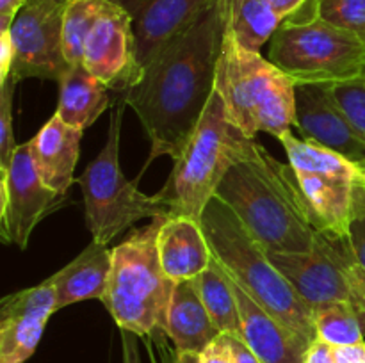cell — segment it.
<instances>
[{
    "label": "cell",
    "mask_w": 365,
    "mask_h": 363,
    "mask_svg": "<svg viewBox=\"0 0 365 363\" xmlns=\"http://www.w3.org/2000/svg\"><path fill=\"white\" fill-rule=\"evenodd\" d=\"M225 20L217 0L143 71L125 96L145 128L152 155L177 160L216 91Z\"/></svg>",
    "instance_id": "1"
},
{
    "label": "cell",
    "mask_w": 365,
    "mask_h": 363,
    "mask_svg": "<svg viewBox=\"0 0 365 363\" xmlns=\"http://www.w3.org/2000/svg\"><path fill=\"white\" fill-rule=\"evenodd\" d=\"M216 196L267 253H309L324 230L291 164L271 157L255 139L246 142Z\"/></svg>",
    "instance_id": "2"
},
{
    "label": "cell",
    "mask_w": 365,
    "mask_h": 363,
    "mask_svg": "<svg viewBox=\"0 0 365 363\" xmlns=\"http://www.w3.org/2000/svg\"><path fill=\"white\" fill-rule=\"evenodd\" d=\"M202 228L214 258L225 273L260 306L312 344L317 340L310 306L271 260L269 253L246 230L234 210L214 196L202 216Z\"/></svg>",
    "instance_id": "3"
},
{
    "label": "cell",
    "mask_w": 365,
    "mask_h": 363,
    "mask_svg": "<svg viewBox=\"0 0 365 363\" xmlns=\"http://www.w3.org/2000/svg\"><path fill=\"white\" fill-rule=\"evenodd\" d=\"M216 93L227 120L246 137L282 135L294 125L296 84L259 50L246 48L225 27Z\"/></svg>",
    "instance_id": "4"
},
{
    "label": "cell",
    "mask_w": 365,
    "mask_h": 363,
    "mask_svg": "<svg viewBox=\"0 0 365 363\" xmlns=\"http://www.w3.org/2000/svg\"><path fill=\"white\" fill-rule=\"evenodd\" d=\"M163 217L132 231L113 249L109 287L102 302L125 333L150 337L164 331L175 281L163 270L157 251Z\"/></svg>",
    "instance_id": "5"
},
{
    "label": "cell",
    "mask_w": 365,
    "mask_h": 363,
    "mask_svg": "<svg viewBox=\"0 0 365 363\" xmlns=\"http://www.w3.org/2000/svg\"><path fill=\"white\" fill-rule=\"evenodd\" d=\"M250 139L227 120L223 102L214 91L198 128L175 160L173 171L159 192L170 205L171 216L202 221L225 174Z\"/></svg>",
    "instance_id": "6"
},
{
    "label": "cell",
    "mask_w": 365,
    "mask_h": 363,
    "mask_svg": "<svg viewBox=\"0 0 365 363\" xmlns=\"http://www.w3.org/2000/svg\"><path fill=\"white\" fill-rule=\"evenodd\" d=\"M123 110L110 114L107 142L78 177L86 206V221L93 241L109 244L141 219L171 216L166 199L148 196L128 180L120 167V130Z\"/></svg>",
    "instance_id": "7"
},
{
    "label": "cell",
    "mask_w": 365,
    "mask_h": 363,
    "mask_svg": "<svg viewBox=\"0 0 365 363\" xmlns=\"http://www.w3.org/2000/svg\"><path fill=\"white\" fill-rule=\"evenodd\" d=\"M269 60L296 85L339 84L365 66V43L323 18L282 23L271 38Z\"/></svg>",
    "instance_id": "8"
},
{
    "label": "cell",
    "mask_w": 365,
    "mask_h": 363,
    "mask_svg": "<svg viewBox=\"0 0 365 363\" xmlns=\"http://www.w3.org/2000/svg\"><path fill=\"white\" fill-rule=\"evenodd\" d=\"M269 256L310 310L324 302H346L359 312L365 326V269L348 235L321 230L312 251Z\"/></svg>",
    "instance_id": "9"
},
{
    "label": "cell",
    "mask_w": 365,
    "mask_h": 363,
    "mask_svg": "<svg viewBox=\"0 0 365 363\" xmlns=\"http://www.w3.org/2000/svg\"><path fill=\"white\" fill-rule=\"evenodd\" d=\"M278 141L284 144L299 187L324 230L348 235L362 169L317 142L296 137L291 130Z\"/></svg>",
    "instance_id": "10"
},
{
    "label": "cell",
    "mask_w": 365,
    "mask_h": 363,
    "mask_svg": "<svg viewBox=\"0 0 365 363\" xmlns=\"http://www.w3.org/2000/svg\"><path fill=\"white\" fill-rule=\"evenodd\" d=\"M64 0H29L11 25L14 82L24 78L61 82L70 70L63 48Z\"/></svg>",
    "instance_id": "11"
},
{
    "label": "cell",
    "mask_w": 365,
    "mask_h": 363,
    "mask_svg": "<svg viewBox=\"0 0 365 363\" xmlns=\"http://www.w3.org/2000/svg\"><path fill=\"white\" fill-rule=\"evenodd\" d=\"M59 198L63 196L43 184L32 159L31 141L18 144L9 169L0 173V238L4 244L27 248L36 224L56 209Z\"/></svg>",
    "instance_id": "12"
},
{
    "label": "cell",
    "mask_w": 365,
    "mask_h": 363,
    "mask_svg": "<svg viewBox=\"0 0 365 363\" xmlns=\"http://www.w3.org/2000/svg\"><path fill=\"white\" fill-rule=\"evenodd\" d=\"M86 70L114 91H128L143 77L135 45L134 18L107 0L102 16L89 32L84 48Z\"/></svg>",
    "instance_id": "13"
},
{
    "label": "cell",
    "mask_w": 365,
    "mask_h": 363,
    "mask_svg": "<svg viewBox=\"0 0 365 363\" xmlns=\"http://www.w3.org/2000/svg\"><path fill=\"white\" fill-rule=\"evenodd\" d=\"M294 127L303 139L339 153L365 171V139L335 98L334 85H296Z\"/></svg>",
    "instance_id": "14"
},
{
    "label": "cell",
    "mask_w": 365,
    "mask_h": 363,
    "mask_svg": "<svg viewBox=\"0 0 365 363\" xmlns=\"http://www.w3.org/2000/svg\"><path fill=\"white\" fill-rule=\"evenodd\" d=\"M57 310L56 287L50 278L6 295L0 301V363L27 362Z\"/></svg>",
    "instance_id": "15"
},
{
    "label": "cell",
    "mask_w": 365,
    "mask_h": 363,
    "mask_svg": "<svg viewBox=\"0 0 365 363\" xmlns=\"http://www.w3.org/2000/svg\"><path fill=\"white\" fill-rule=\"evenodd\" d=\"M225 270V269H223ZM230 278V276H228ZM241 317V337L262 363H303L310 342L282 324L230 278Z\"/></svg>",
    "instance_id": "16"
},
{
    "label": "cell",
    "mask_w": 365,
    "mask_h": 363,
    "mask_svg": "<svg viewBox=\"0 0 365 363\" xmlns=\"http://www.w3.org/2000/svg\"><path fill=\"white\" fill-rule=\"evenodd\" d=\"M214 2L216 0H146L134 18L135 45L143 70Z\"/></svg>",
    "instance_id": "17"
},
{
    "label": "cell",
    "mask_w": 365,
    "mask_h": 363,
    "mask_svg": "<svg viewBox=\"0 0 365 363\" xmlns=\"http://www.w3.org/2000/svg\"><path fill=\"white\" fill-rule=\"evenodd\" d=\"M157 251L163 270L171 281L195 280L212 262V251L203 233L202 221L187 216L163 217Z\"/></svg>",
    "instance_id": "18"
},
{
    "label": "cell",
    "mask_w": 365,
    "mask_h": 363,
    "mask_svg": "<svg viewBox=\"0 0 365 363\" xmlns=\"http://www.w3.org/2000/svg\"><path fill=\"white\" fill-rule=\"evenodd\" d=\"M84 132L64 123L53 114L31 139L32 159L43 184L59 196L66 194L73 184V171L77 167L81 139Z\"/></svg>",
    "instance_id": "19"
},
{
    "label": "cell",
    "mask_w": 365,
    "mask_h": 363,
    "mask_svg": "<svg viewBox=\"0 0 365 363\" xmlns=\"http://www.w3.org/2000/svg\"><path fill=\"white\" fill-rule=\"evenodd\" d=\"M164 333L175 347L195 354H202L221 335L192 280L175 283L166 310Z\"/></svg>",
    "instance_id": "20"
},
{
    "label": "cell",
    "mask_w": 365,
    "mask_h": 363,
    "mask_svg": "<svg viewBox=\"0 0 365 363\" xmlns=\"http://www.w3.org/2000/svg\"><path fill=\"white\" fill-rule=\"evenodd\" d=\"M113 269V249L106 244L91 241V244L71 260L68 265L50 276L57 294V308L78 301L100 299L102 301L109 287Z\"/></svg>",
    "instance_id": "21"
},
{
    "label": "cell",
    "mask_w": 365,
    "mask_h": 363,
    "mask_svg": "<svg viewBox=\"0 0 365 363\" xmlns=\"http://www.w3.org/2000/svg\"><path fill=\"white\" fill-rule=\"evenodd\" d=\"M56 114L70 127L84 132L109 107L107 85L93 77L84 64H75L64 75Z\"/></svg>",
    "instance_id": "22"
},
{
    "label": "cell",
    "mask_w": 365,
    "mask_h": 363,
    "mask_svg": "<svg viewBox=\"0 0 365 363\" xmlns=\"http://www.w3.org/2000/svg\"><path fill=\"white\" fill-rule=\"evenodd\" d=\"M225 27L246 48L260 50L280 27V18L267 0H217Z\"/></svg>",
    "instance_id": "23"
},
{
    "label": "cell",
    "mask_w": 365,
    "mask_h": 363,
    "mask_svg": "<svg viewBox=\"0 0 365 363\" xmlns=\"http://www.w3.org/2000/svg\"><path fill=\"white\" fill-rule=\"evenodd\" d=\"M192 281L217 330L221 333L241 335L237 299L230 285V278L220 265V262L212 256L210 265Z\"/></svg>",
    "instance_id": "24"
},
{
    "label": "cell",
    "mask_w": 365,
    "mask_h": 363,
    "mask_svg": "<svg viewBox=\"0 0 365 363\" xmlns=\"http://www.w3.org/2000/svg\"><path fill=\"white\" fill-rule=\"evenodd\" d=\"M107 0H70L63 16V48L70 66L84 63L89 32L102 16Z\"/></svg>",
    "instance_id": "25"
},
{
    "label": "cell",
    "mask_w": 365,
    "mask_h": 363,
    "mask_svg": "<svg viewBox=\"0 0 365 363\" xmlns=\"http://www.w3.org/2000/svg\"><path fill=\"white\" fill-rule=\"evenodd\" d=\"M317 338L330 345L362 342L365 326L359 312L346 302H324L312 310Z\"/></svg>",
    "instance_id": "26"
},
{
    "label": "cell",
    "mask_w": 365,
    "mask_h": 363,
    "mask_svg": "<svg viewBox=\"0 0 365 363\" xmlns=\"http://www.w3.org/2000/svg\"><path fill=\"white\" fill-rule=\"evenodd\" d=\"M321 18L365 43V0H321Z\"/></svg>",
    "instance_id": "27"
},
{
    "label": "cell",
    "mask_w": 365,
    "mask_h": 363,
    "mask_svg": "<svg viewBox=\"0 0 365 363\" xmlns=\"http://www.w3.org/2000/svg\"><path fill=\"white\" fill-rule=\"evenodd\" d=\"M334 93L342 110L365 139V66L356 77L334 84Z\"/></svg>",
    "instance_id": "28"
},
{
    "label": "cell",
    "mask_w": 365,
    "mask_h": 363,
    "mask_svg": "<svg viewBox=\"0 0 365 363\" xmlns=\"http://www.w3.org/2000/svg\"><path fill=\"white\" fill-rule=\"evenodd\" d=\"M16 82L13 78L0 85V173L9 169L16 142L13 130V96Z\"/></svg>",
    "instance_id": "29"
},
{
    "label": "cell",
    "mask_w": 365,
    "mask_h": 363,
    "mask_svg": "<svg viewBox=\"0 0 365 363\" xmlns=\"http://www.w3.org/2000/svg\"><path fill=\"white\" fill-rule=\"evenodd\" d=\"M282 23H305L321 16V0H267Z\"/></svg>",
    "instance_id": "30"
},
{
    "label": "cell",
    "mask_w": 365,
    "mask_h": 363,
    "mask_svg": "<svg viewBox=\"0 0 365 363\" xmlns=\"http://www.w3.org/2000/svg\"><path fill=\"white\" fill-rule=\"evenodd\" d=\"M348 237L356 258L365 269V185L360 182V178L359 187H356L353 216L348 224Z\"/></svg>",
    "instance_id": "31"
},
{
    "label": "cell",
    "mask_w": 365,
    "mask_h": 363,
    "mask_svg": "<svg viewBox=\"0 0 365 363\" xmlns=\"http://www.w3.org/2000/svg\"><path fill=\"white\" fill-rule=\"evenodd\" d=\"M146 338L153 342V349H155V352L150 354L152 356V363H202L200 362V354L180 351L173 344L170 345V337L163 330L155 331V333Z\"/></svg>",
    "instance_id": "32"
},
{
    "label": "cell",
    "mask_w": 365,
    "mask_h": 363,
    "mask_svg": "<svg viewBox=\"0 0 365 363\" xmlns=\"http://www.w3.org/2000/svg\"><path fill=\"white\" fill-rule=\"evenodd\" d=\"M225 342H227L228 349L232 351L235 363H262V359L250 349V345L242 340L241 335L235 333H221Z\"/></svg>",
    "instance_id": "33"
},
{
    "label": "cell",
    "mask_w": 365,
    "mask_h": 363,
    "mask_svg": "<svg viewBox=\"0 0 365 363\" xmlns=\"http://www.w3.org/2000/svg\"><path fill=\"white\" fill-rule=\"evenodd\" d=\"M200 362L202 363H235L232 351L228 349L227 342H225L223 335L216 338L205 351L200 354Z\"/></svg>",
    "instance_id": "34"
},
{
    "label": "cell",
    "mask_w": 365,
    "mask_h": 363,
    "mask_svg": "<svg viewBox=\"0 0 365 363\" xmlns=\"http://www.w3.org/2000/svg\"><path fill=\"white\" fill-rule=\"evenodd\" d=\"M335 363H365V340L349 345H331Z\"/></svg>",
    "instance_id": "35"
},
{
    "label": "cell",
    "mask_w": 365,
    "mask_h": 363,
    "mask_svg": "<svg viewBox=\"0 0 365 363\" xmlns=\"http://www.w3.org/2000/svg\"><path fill=\"white\" fill-rule=\"evenodd\" d=\"M13 41H11V32H0V85L6 84L11 77V68H13Z\"/></svg>",
    "instance_id": "36"
},
{
    "label": "cell",
    "mask_w": 365,
    "mask_h": 363,
    "mask_svg": "<svg viewBox=\"0 0 365 363\" xmlns=\"http://www.w3.org/2000/svg\"><path fill=\"white\" fill-rule=\"evenodd\" d=\"M27 2L29 0H0V32L11 31L14 18Z\"/></svg>",
    "instance_id": "37"
},
{
    "label": "cell",
    "mask_w": 365,
    "mask_h": 363,
    "mask_svg": "<svg viewBox=\"0 0 365 363\" xmlns=\"http://www.w3.org/2000/svg\"><path fill=\"white\" fill-rule=\"evenodd\" d=\"M305 363H335L334 352H331V345L323 340H314L310 345L309 352H307Z\"/></svg>",
    "instance_id": "38"
},
{
    "label": "cell",
    "mask_w": 365,
    "mask_h": 363,
    "mask_svg": "<svg viewBox=\"0 0 365 363\" xmlns=\"http://www.w3.org/2000/svg\"><path fill=\"white\" fill-rule=\"evenodd\" d=\"M114 4H118V6L123 7L125 11H127L128 14H130L132 18H135V14L139 13V9H141L143 6H145L146 0H113Z\"/></svg>",
    "instance_id": "39"
},
{
    "label": "cell",
    "mask_w": 365,
    "mask_h": 363,
    "mask_svg": "<svg viewBox=\"0 0 365 363\" xmlns=\"http://www.w3.org/2000/svg\"><path fill=\"white\" fill-rule=\"evenodd\" d=\"M123 344H125V362H123V363H134V359H135V356H134V349H130V352H128V345H127V342L123 340Z\"/></svg>",
    "instance_id": "40"
},
{
    "label": "cell",
    "mask_w": 365,
    "mask_h": 363,
    "mask_svg": "<svg viewBox=\"0 0 365 363\" xmlns=\"http://www.w3.org/2000/svg\"><path fill=\"white\" fill-rule=\"evenodd\" d=\"M360 182L365 185V171H360Z\"/></svg>",
    "instance_id": "41"
},
{
    "label": "cell",
    "mask_w": 365,
    "mask_h": 363,
    "mask_svg": "<svg viewBox=\"0 0 365 363\" xmlns=\"http://www.w3.org/2000/svg\"><path fill=\"white\" fill-rule=\"evenodd\" d=\"M64 2H70V0H64Z\"/></svg>",
    "instance_id": "42"
},
{
    "label": "cell",
    "mask_w": 365,
    "mask_h": 363,
    "mask_svg": "<svg viewBox=\"0 0 365 363\" xmlns=\"http://www.w3.org/2000/svg\"><path fill=\"white\" fill-rule=\"evenodd\" d=\"M303 363H305V362H303Z\"/></svg>",
    "instance_id": "43"
}]
</instances>
